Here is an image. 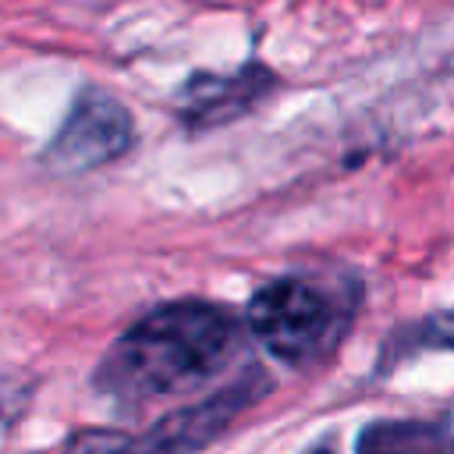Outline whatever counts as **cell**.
Returning a JSON list of instances; mask_svg holds the SVG:
<instances>
[{
  "label": "cell",
  "instance_id": "cell-1",
  "mask_svg": "<svg viewBox=\"0 0 454 454\" xmlns=\"http://www.w3.org/2000/svg\"><path fill=\"white\" fill-rule=\"evenodd\" d=\"M245 316L209 298H174L124 326L96 362L92 387L121 408L184 397L227 372L245 344Z\"/></svg>",
  "mask_w": 454,
  "mask_h": 454
},
{
  "label": "cell",
  "instance_id": "cell-2",
  "mask_svg": "<svg viewBox=\"0 0 454 454\" xmlns=\"http://www.w3.org/2000/svg\"><path fill=\"white\" fill-rule=\"evenodd\" d=\"M358 305V287L326 284L312 273H284L252 291L245 305L248 333L284 365L312 369L344 340Z\"/></svg>",
  "mask_w": 454,
  "mask_h": 454
},
{
  "label": "cell",
  "instance_id": "cell-3",
  "mask_svg": "<svg viewBox=\"0 0 454 454\" xmlns=\"http://www.w3.org/2000/svg\"><path fill=\"white\" fill-rule=\"evenodd\" d=\"M270 387L273 380L259 365H248L227 387L167 411L145 433L85 426L64 440L60 454H199L216 443L255 401H262Z\"/></svg>",
  "mask_w": 454,
  "mask_h": 454
},
{
  "label": "cell",
  "instance_id": "cell-4",
  "mask_svg": "<svg viewBox=\"0 0 454 454\" xmlns=\"http://www.w3.org/2000/svg\"><path fill=\"white\" fill-rule=\"evenodd\" d=\"M135 145L131 110L99 85H82L71 99L60 128L43 149V163L53 174H89L121 160Z\"/></svg>",
  "mask_w": 454,
  "mask_h": 454
},
{
  "label": "cell",
  "instance_id": "cell-5",
  "mask_svg": "<svg viewBox=\"0 0 454 454\" xmlns=\"http://www.w3.org/2000/svg\"><path fill=\"white\" fill-rule=\"evenodd\" d=\"M277 85L280 78L262 60H245L234 71H192L174 92V117L188 131H209L252 114Z\"/></svg>",
  "mask_w": 454,
  "mask_h": 454
},
{
  "label": "cell",
  "instance_id": "cell-6",
  "mask_svg": "<svg viewBox=\"0 0 454 454\" xmlns=\"http://www.w3.org/2000/svg\"><path fill=\"white\" fill-rule=\"evenodd\" d=\"M355 454H454V433L429 419H372L358 429Z\"/></svg>",
  "mask_w": 454,
  "mask_h": 454
},
{
  "label": "cell",
  "instance_id": "cell-7",
  "mask_svg": "<svg viewBox=\"0 0 454 454\" xmlns=\"http://www.w3.org/2000/svg\"><path fill=\"white\" fill-rule=\"evenodd\" d=\"M397 358L415 355V351H454V309H440L404 330H397L387 344Z\"/></svg>",
  "mask_w": 454,
  "mask_h": 454
},
{
  "label": "cell",
  "instance_id": "cell-8",
  "mask_svg": "<svg viewBox=\"0 0 454 454\" xmlns=\"http://www.w3.org/2000/svg\"><path fill=\"white\" fill-rule=\"evenodd\" d=\"M305 454H337V447H333L330 440H319V443H312Z\"/></svg>",
  "mask_w": 454,
  "mask_h": 454
}]
</instances>
